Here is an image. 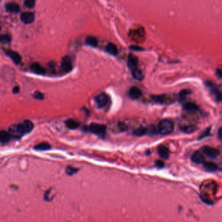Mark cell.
<instances>
[{
	"label": "cell",
	"instance_id": "6da1fadb",
	"mask_svg": "<svg viewBox=\"0 0 222 222\" xmlns=\"http://www.w3.org/2000/svg\"><path fill=\"white\" fill-rule=\"evenodd\" d=\"M34 128V123L29 120H25L11 129L10 134L14 137H20L22 135L29 133Z\"/></svg>",
	"mask_w": 222,
	"mask_h": 222
},
{
	"label": "cell",
	"instance_id": "7a4b0ae2",
	"mask_svg": "<svg viewBox=\"0 0 222 222\" xmlns=\"http://www.w3.org/2000/svg\"><path fill=\"white\" fill-rule=\"evenodd\" d=\"M157 128L160 134L162 135H168L173 131L174 125L170 120L163 119L160 121Z\"/></svg>",
	"mask_w": 222,
	"mask_h": 222
},
{
	"label": "cell",
	"instance_id": "3957f363",
	"mask_svg": "<svg viewBox=\"0 0 222 222\" xmlns=\"http://www.w3.org/2000/svg\"><path fill=\"white\" fill-rule=\"evenodd\" d=\"M205 85L209 88L211 95L214 98L216 102H219L222 101V93L213 84V83L210 81H207L205 82Z\"/></svg>",
	"mask_w": 222,
	"mask_h": 222
},
{
	"label": "cell",
	"instance_id": "277c9868",
	"mask_svg": "<svg viewBox=\"0 0 222 222\" xmlns=\"http://www.w3.org/2000/svg\"><path fill=\"white\" fill-rule=\"evenodd\" d=\"M152 99L157 103L163 104H171L174 102V98L168 95H154L151 96Z\"/></svg>",
	"mask_w": 222,
	"mask_h": 222
},
{
	"label": "cell",
	"instance_id": "5b68a950",
	"mask_svg": "<svg viewBox=\"0 0 222 222\" xmlns=\"http://www.w3.org/2000/svg\"><path fill=\"white\" fill-rule=\"evenodd\" d=\"M89 130L90 132H91L95 134L102 135V134H104L106 130V126L104 125L97 124V123H92V124L90 125Z\"/></svg>",
	"mask_w": 222,
	"mask_h": 222
},
{
	"label": "cell",
	"instance_id": "8992f818",
	"mask_svg": "<svg viewBox=\"0 0 222 222\" xmlns=\"http://www.w3.org/2000/svg\"><path fill=\"white\" fill-rule=\"evenodd\" d=\"M202 152L206 154L207 156H208L209 157L214 158H216L219 155V151L217 149H215V148H213L211 147H209V146H204L203 147H202Z\"/></svg>",
	"mask_w": 222,
	"mask_h": 222
},
{
	"label": "cell",
	"instance_id": "52a82bcc",
	"mask_svg": "<svg viewBox=\"0 0 222 222\" xmlns=\"http://www.w3.org/2000/svg\"><path fill=\"white\" fill-rule=\"evenodd\" d=\"M95 101L98 108H102L108 104V96L106 93H101L95 97Z\"/></svg>",
	"mask_w": 222,
	"mask_h": 222
},
{
	"label": "cell",
	"instance_id": "ba28073f",
	"mask_svg": "<svg viewBox=\"0 0 222 222\" xmlns=\"http://www.w3.org/2000/svg\"><path fill=\"white\" fill-rule=\"evenodd\" d=\"M127 63L131 72L138 69V59L136 55L131 54H129L128 56Z\"/></svg>",
	"mask_w": 222,
	"mask_h": 222
},
{
	"label": "cell",
	"instance_id": "9c48e42d",
	"mask_svg": "<svg viewBox=\"0 0 222 222\" xmlns=\"http://www.w3.org/2000/svg\"><path fill=\"white\" fill-rule=\"evenodd\" d=\"M20 20L26 24L31 23L35 20V15L31 12H24L21 14Z\"/></svg>",
	"mask_w": 222,
	"mask_h": 222
},
{
	"label": "cell",
	"instance_id": "30bf717a",
	"mask_svg": "<svg viewBox=\"0 0 222 222\" xmlns=\"http://www.w3.org/2000/svg\"><path fill=\"white\" fill-rule=\"evenodd\" d=\"M61 68L66 72H69L72 70V63L69 57H63L61 62Z\"/></svg>",
	"mask_w": 222,
	"mask_h": 222
},
{
	"label": "cell",
	"instance_id": "8fae6325",
	"mask_svg": "<svg viewBox=\"0 0 222 222\" xmlns=\"http://www.w3.org/2000/svg\"><path fill=\"white\" fill-rule=\"evenodd\" d=\"M142 95V93L141 90L136 87H132L128 91L129 96L133 100L138 99L139 98H140Z\"/></svg>",
	"mask_w": 222,
	"mask_h": 222
},
{
	"label": "cell",
	"instance_id": "7c38bea8",
	"mask_svg": "<svg viewBox=\"0 0 222 222\" xmlns=\"http://www.w3.org/2000/svg\"><path fill=\"white\" fill-rule=\"evenodd\" d=\"M5 9L7 12L9 13H18L20 11V7L18 4L15 2H8L5 5Z\"/></svg>",
	"mask_w": 222,
	"mask_h": 222
},
{
	"label": "cell",
	"instance_id": "4fadbf2b",
	"mask_svg": "<svg viewBox=\"0 0 222 222\" xmlns=\"http://www.w3.org/2000/svg\"><path fill=\"white\" fill-rule=\"evenodd\" d=\"M192 160L194 163H198V164L203 163L204 162H205L204 155L200 151L195 152L192 155Z\"/></svg>",
	"mask_w": 222,
	"mask_h": 222
},
{
	"label": "cell",
	"instance_id": "5bb4252c",
	"mask_svg": "<svg viewBox=\"0 0 222 222\" xmlns=\"http://www.w3.org/2000/svg\"><path fill=\"white\" fill-rule=\"evenodd\" d=\"M157 151H158V153L161 158H162L163 159H168L169 158V151L166 146L160 145L158 147Z\"/></svg>",
	"mask_w": 222,
	"mask_h": 222
},
{
	"label": "cell",
	"instance_id": "9a60e30c",
	"mask_svg": "<svg viewBox=\"0 0 222 222\" xmlns=\"http://www.w3.org/2000/svg\"><path fill=\"white\" fill-rule=\"evenodd\" d=\"M31 70L37 75H44L46 72L45 69L37 63H34L31 65Z\"/></svg>",
	"mask_w": 222,
	"mask_h": 222
},
{
	"label": "cell",
	"instance_id": "2e32d148",
	"mask_svg": "<svg viewBox=\"0 0 222 222\" xmlns=\"http://www.w3.org/2000/svg\"><path fill=\"white\" fill-rule=\"evenodd\" d=\"M7 55L10 57L15 64H18L21 61V56L16 52L9 50L7 52Z\"/></svg>",
	"mask_w": 222,
	"mask_h": 222
},
{
	"label": "cell",
	"instance_id": "e0dca14e",
	"mask_svg": "<svg viewBox=\"0 0 222 222\" xmlns=\"http://www.w3.org/2000/svg\"><path fill=\"white\" fill-rule=\"evenodd\" d=\"M180 129L182 132H183L186 134H192L198 129V128H197V126L195 125H185V126H180Z\"/></svg>",
	"mask_w": 222,
	"mask_h": 222
},
{
	"label": "cell",
	"instance_id": "ac0fdd59",
	"mask_svg": "<svg viewBox=\"0 0 222 222\" xmlns=\"http://www.w3.org/2000/svg\"><path fill=\"white\" fill-rule=\"evenodd\" d=\"M203 167L204 168V169L207 171H210V172H212V171H215L218 169V166L217 164L212 162H205L203 163Z\"/></svg>",
	"mask_w": 222,
	"mask_h": 222
},
{
	"label": "cell",
	"instance_id": "d6986e66",
	"mask_svg": "<svg viewBox=\"0 0 222 222\" xmlns=\"http://www.w3.org/2000/svg\"><path fill=\"white\" fill-rule=\"evenodd\" d=\"M105 50L108 54L113 55H116L118 53L117 46L113 43H108L107 44L105 48Z\"/></svg>",
	"mask_w": 222,
	"mask_h": 222
},
{
	"label": "cell",
	"instance_id": "ffe728a7",
	"mask_svg": "<svg viewBox=\"0 0 222 222\" xmlns=\"http://www.w3.org/2000/svg\"><path fill=\"white\" fill-rule=\"evenodd\" d=\"M11 137V135L10 132H8L5 130H2L0 132V142L2 143H5L9 142Z\"/></svg>",
	"mask_w": 222,
	"mask_h": 222
},
{
	"label": "cell",
	"instance_id": "44dd1931",
	"mask_svg": "<svg viewBox=\"0 0 222 222\" xmlns=\"http://www.w3.org/2000/svg\"><path fill=\"white\" fill-rule=\"evenodd\" d=\"M183 109L189 112H193L198 110L199 108L193 102H186L183 105Z\"/></svg>",
	"mask_w": 222,
	"mask_h": 222
},
{
	"label": "cell",
	"instance_id": "7402d4cb",
	"mask_svg": "<svg viewBox=\"0 0 222 222\" xmlns=\"http://www.w3.org/2000/svg\"><path fill=\"white\" fill-rule=\"evenodd\" d=\"M50 148H51L50 145L45 142L40 143L34 147V149L37 151H47L50 149Z\"/></svg>",
	"mask_w": 222,
	"mask_h": 222
},
{
	"label": "cell",
	"instance_id": "603a6c76",
	"mask_svg": "<svg viewBox=\"0 0 222 222\" xmlns=\"http://www.w3.org/2000/svg\"><path fill=\"white\" fill-rule=\"evenodd\" d=\"M65 123H66V125H67V126L69 128L72 130L76 129L80 125V123L78 122H77L75 119H71L67 120L65 122Z\"/></svg>",
	"mask_w": 222,
	"mask_h": 222
},
{
	"label": "cell",
	"instance_id": "cb8c5ba5",
	"mask_svg": "<svg viewBox=\"0 0 222 222\" xmlns=\"http://www.w3.org/2000/svg\"><path fill=\"white\" fill-rule=\"evenodd\" d=\"M191 91L189 89H183L178 94V99L180 102H183L186 100L187 96L191 94Z\"/></svg>",
	"mask_w": 222,
	"mask_h": 222
},
{
	"label": "cell",
	"instance_id": "d4e9b609",
	"mask_svg": "<svg viewBox=\"0 0 222 222\" xmlns=\"http://www.w3.org/2000/svg\"><path fill=\"white\" fill-rule=\"evenodd\" d=\"M132 75L133 77L136 80H143L144 78V75L142 70L141 69H139V68L133 71H132Z\"/></svg>",
	"mask_w": 222,
	"mask_h": 222
},
{
	"label": "cell",
	"instance_id": "484cf974",
	"mask_svg": "<svg viewBox=\"0 0 222 222\" xmlns=\"http://www.w3.org/2000/svg\"><path fill=\"white\" fill-rule=\"evenodd\" d=\"M147 133V128L141 126L136 128L133 132V134L136 136H142Z\"/></svg>",
	"mask_w": 222,
	"mask_h": 222
},
{
	"label": "cell",
	"instance_id": "4316f807",
	"mask_svg": "<svg viewBox=\"0 0 222 222\" xmlns=\"http://www.w3.org/2000/svg\"><path fill=\"white\" fill-rule=\"evenodd\" d=\"M85 43L92 47H96L98 45V40L94 37H87L85 39Z\"/></svg>",
	"mask_w": 222,
	"mask_h": 222
},
{
	"label": "cell",
	"instance_id": "83f0119b",
	"mask_svg": "<svg viewBox=\"0 0 222 222\" xmlns=\"http://www.w3.org/2000/svg\"><path fill=\"white\" fill-rule=\"evenodd\" d=\"M158 132V128L154 126H151L149 128H147V133L150 135H155Z\"/></svg>",
	"mask_w": 222,
	"mask_h": 222
},
{
	"label": "cell",
	"instance_id": "f1b7e54d",
	"mask_svg": "<svg viewBox=\"0 0 222 222\" xmlns=\"http://www.w3.org/2000/svg\"><path fill=\"white\" fill-rule=\"evenodd\" d=\"M78 171V169L77 168H75L71 166H68L66 169V173H67V174L69 175H72Z\"/></svg>",
	"mask_w": 222,
	"mask_h": 222
},
{
	"label": "cell",
	"instance_id": "f546056e",
	"mask_svg": "<svg viewBox=\"0 0 222 222\" xmlns=\"http://www.w3.org/2000/svg\"><path fill=\"white\" fill-rule=\"evenodd\" d=\"M11 41V37L9 35H1V42L2 43H9Z\"/></svg>",
	"mask_w": 222,
	"mask_h": 222
},
{
	"label": "cell",
	"instance_id": "4dcf8cb0",
	"mask_svg": "<svg viewBox=\"0 0 222 222\" xmlns=\"http://www.w3.org/2000/svg\"><path fill=\"white\" fill-rule=\"evenodd\" d=\"M35 4V2L34 0H26V1L24 2V5L28 9H32L34 8Z\"/></svg>",
	"mask_w": 222,
	"mask_h": 222
},
{
	"label": "cell",
	"instance_id": "1f68e13d",
	"mask_svg": "<svg viewBox=\"0 0 222 222\" xmlns=\"http://www.w3.org/2000/svg\"><path fill=\"white\" fill-rule=\"evenodd\" d=\"M210 128H208L206 130H204V131L199 136L198 139H202L203 138H205V137H207L208 136H210Z\"/></svg>",
	"mask_w": 222,
	"mask_h": 222
},
{
	"label": "cell",
	"instance_id": "d6a6232c",
	"mask_svg": "<svg viewBox=\"0 0 222 222\" xmlns=\"http://www.w3.org/2000/svg\"><path fill=\"white\" fill-rule=\"evenodd\" d=\"M34 97L39 100H43L44 98V95L42 93H40L39 91H35L34 93Z\"/></svg>",
	"mask_w": 222,
	"mask_h": 222
},
{
	"label": "cell",
	"instance_id": "836d02e7",
	"mask_svg": "<svg viewBox=\"0 0 222 222\" xmlns=\"http://www.w3.org/2000/svg\"><path fill=\"white\" fill-rule=\"evenodd\" d=\"M130 49H132V50H136V51H142V50H143V49L140 48V47H139V46H132L130 47Z\"/></svg>",
	"mask_w": 222,
	"mask_h": 222
},
{
	"label": "cell",
	"instance_id": "e575fe53",
	"mask_svg": "<svg viewBox=\"0 0 222 222\" xmlns=\"http://www.w3.org/2000/svg\"><path fill=\"white\" fill-rule=\"evenodd\" d=\"M156 166H157L158 168H161L163 167V163L161 160H158L156 162Z\"/></svg>",
	"mask_w": 222,
	"mask_h": 222
},
{
	"label": "cell",
	"instance_id": "d590c367",
	"mask_svg": "<svg viewBox=\"0 0 222 222\" xmlns=\"http://www.w3.org/2000/svg\"><path fill=\"white\" fill-rule=\"evenodd\" d=\"M20 91V88L18 86H15L14 87L13 89V92L14 94H17Z\"/></svg>",
	"mask_w": 222,
	"mask_h": 222
},
{
	"label": "cell",
	"instance_id": "8d00e7d4",
	"mask_svg": "<svg viewBox=\"0 0 222 222\" xmlns=\"http://www.w3.org/2000/svg\"><path fill=\"white\" fill-rule=\"evenodd\" d=\"M218 137L220 139V140H222V127H221L218 130Z\"/></svg>",
	"mask_w": 222,
	"mask_h": 222
},
{
	"label": "cell",
	"instance_id": "74e56055",
	"mask_svg": "<svg viewBox=\"0 0 222 222\" xmlns=\"http://www.w3.org/2000/svg\"><path fill=\"white\" fill-rule=\"evenodd\" d=\"M216 75L219 77L220 78H222V71L220 70H216Z\"/></svg>",
	"mask_w": 222,
	"mask_h": 222
}]
</instances>
